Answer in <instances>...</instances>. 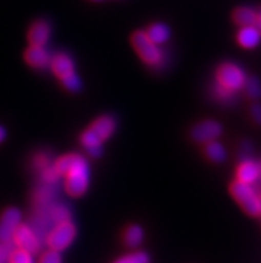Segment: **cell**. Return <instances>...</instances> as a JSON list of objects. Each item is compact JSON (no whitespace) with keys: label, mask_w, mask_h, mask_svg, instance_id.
<instances>
[{"label":"cell","mask_w":261,"mask_h":263,"mask_svg":"<svg viewBox=\"0 0 261 263\" xmlns=\"http://www.w3.org/2000/svg\"><path fill=\"white\" fill-rule=\"evenodd\" d=\"M258 177H260L258 163L251 159H245L238 164L237 171H236V180L243 182V183L252 184L258 179Z\"/></svg>","instance_id":"obj_13"},{"label":"cell","mask_w":261,"mask_h":263,"mask_svg":"<svg viewBox=\"0 0 261 263\" xmlns=\"http://www.w3.org/2000/svg\"><path fill=\"white\" fill-rule=\"evenodd\" d=\"M76 226L71 220H64L53 226L51 231L46 235V243L52 251L66 250L72 245V242L76 238Z\"/></svg>","instance_id":"obj_3"},{"label":"cell","mask_w":261,"mask_h":263,"mask_svg":"<svg viewBox=\"0 0 261 263\" xmlns=\"http://www.w3.org/2000/svg\"><path fill=\"white\" fill-rule=\"evenodd\" d=\"M17 249L26 250L31 254H37L40 251V239L37 237V234L35 233L32 227L28 224L20 223L16 227V230L12 235V240H11Z\"/></svg>","instance_id":"obj_6"},{"label":"cell","mask_w":261,"mask_h":263,"mask_svg":"<svg viewBox=\"0 0 261 263\" xmlns=\"http://www.w3.org/2000/svg\"><path fill=\"white\" fill-rule=\"evenodd\" d=\"M77 158H79V154H67V155H63V157H60L55 162L53 168L56 170V173L59 175H66L72 168V166L75 164Z\"/></svg>","instance_id":"obj_19"},{"label":"cell","mask_w":261,"mask_h":263,"mask_svg":"<svg viewBox=\"0 0 261 263\" xmlns=\"http://www.w3.org/2000/svg\"><path fill=\"white\" fill-rule=\"evenodd\" d=\"M213 92H215V97L217 98L220 102H229V100H232V98L235 97V92H231V91L225 90V88L220 87L218 84H216Z\"/></svg>","instance_id":"obj_25"},{"label":"cell","mask_w":261,"mask_h":263,"mask_svg":"<svg viewBox=\"0 0 261 263\" xmlns=\"http://www.w3.org/2000/svg\"><path fill=\"white\" fill-rule=\"evenodd\" d=\"M258 166H260V177H261V163L258 164Z\"/></svg>","instance_id":"obj_33"},{"label":"cell","mask_w":261,"mask_h":263,"mask_svg":"<svg viewBox=\"0 0 261 263\" xmlns=\"http://www.w3.org/2000/svg\"><path fill=\"white\" fill-rule=\"evenodd\" d=\"M51 220L55 222V223H60V222H64V220H70V211L68 209L62 204H57V206L52 207L50 211Z\"/></svg>","instance_id":"obj_23"},{"label":"cell","mask_w":261,"mask_h":263,"mask_svg":"<svg viewBox=\"0 0 261 263\" xmlns=\"http://www.w3.org/2000/svg\"><path fill=\"white\" fill-rule=\"evenodd\" d=\"M50 66L51 68H52V72L55 73L60 80L75 72V63H73L72 58H71L68 53H56L55 57L51 58Z\"/></svg>","instance_id":"obj_11"},{"label":"cell","mask_w":261,"mask_h":263,"mask_svg":"<svg viewBox=\"0 0 261 263\" xmlns=\"http://www.w3.org/2000/svg\"><path fill=\"white\" fill-rule=\"evenodd\" d=\"M22 223V213L19 209L10 207L0 217V243H11L16 227Z\"/></svg>","instance_id":"obj_8"},{"label":"cell","mask_w":261,"mask_h":263,"mask_svg":"<svg viewBox=\"0 0 261 263\" xmlns=\"http://www.w3.org/2000/svg\"><path fill=\"white\" fill-rule=\"evenodd\" d=\"M232 17H233V22L240 27L255 26L257 12L249 8V7H240L237 10H235Z\"/></svg>","instance_id":"obj_17"},{"label":"cell","mask_w":261,"mask_h":263,"mask_svg":"<svg viewBox=\"0 0 261 263\" xmlns=\"http://www.w3.org/2000/svg\"><path fill=\"white\" fill-rule=\"evenodd\" d=\"M237 43L247 50H252L258 46L261 40V35L255 26L240 27V31L237 32Z\"/></svg>","instance_id":"obj_14"},{"label":"cell","mask_w":261,"mask_h":263,"mask_svg":"<svg viewBox=\"0 0 261 263\" xmlns=\"http://www.w3.org/2000/svg\"><path fill=\"white\" fill-rule=\"evenodd\" d=\"M131 44L135 48L136 53L146 64L151 67H157L163 62V52L152 40L147 36L144 31H136L131 36Z\"/></svg>","instance_id":"obj_2"},{"label":"cell","mask_w":261,"mask_h":263,"mask_svg":"<svg viewBox=\"0 0 261 263\" xmlns=\"http://www.w3.org/2000/svg\"><path fill=\"white\" fill-rule=\"evenodd\" d=\"M24 60L28 66L37 70H44L47 67H50L51 57L47 52L44 47L39 46H30L24 51Z\"/></svg>","instance_id":"obj_9"},{"label":"cell","mask_w":261,"mask_h":263,"mask_svg":"<svg viewBox=\"0 0 261 263\" xmlns=\"http://www.w3.org/2000/svg\"><path fill=\"white\" fill-rule=\"evenodd\" d=\"M244 88L248 98L251 99H260L261 98V82L256 77L247 78Z\"/></svg>","instance_id":"obj_20"},{"label":"cell","mask_w":261,"mask_h":263,"mask_svg":"<svg viewBox=\"0 0 261 263\" xmlns=\"http://www.w3.org/2000/svg\"><path fill=\"white\" fill-rule=\"evenodd\" d=\"M39 263H62V257H60V253L57 251H47L46 254L42 255Z\"/></svg>","instance_id":"obj_26"},{"label":"cell","mask_w":261,"mask_h":263,"mask_svg":"<svg viewBox=\"0 0 261 263\" xmlns=\"http://www.w3.org/2000/svg\"><path fill=\"white\" fill-rule=\"evenodd\" d=\"M8 262L10 263H35L33 260V254L28 253L26 250H22V249H16L10 254V258H8Z\"/></svg>","instance_id":"obj_22"},{"label":"cell","mask_w":261,"mask_h":263,"mask_svg":"<svg viewBox=\"0 0 261 263\" xmlns=\"http://www.w3.org/2000/svg\"><path fill=\"white\" fill-rule=\"evenodd\" d=\"M146 33L147 36L152 40L156 46L166 43L167 40L169 39V36H171V31H169L168 26H166V24L163 23H155L152 24V26H149L148 30L146 31Z\"/></svg>","instance_id":"obj_16"},{"label":"cell","mask_w":261,"mask_h":263,"mask_svg":"<svg viewBox=\"0 0 261 263\" xmlns=\"http://www.w3.org/2000/svg\"><path fill=\"white\" fill-rule=\"evenodd\" d=\"M11 253L12 250L10 249V243H0V263H6Z\"/></svg>","instance_id":"obj_29"},{"label":"cell","mask_w":261,"mask_h":263,"mask_svg":"<svg viewBox=\"0 0 261 263\" xmlns=\"http://www.w3.org/2000/svg\"><path fill=\"white\" fill-rule=\"evenodd\" d=\"M229 191H231L232 197L237 200L240 206L243 207V210L245 213L251 215V217H260L261 215V203L260 198H258L257 194L255 193V190L252 189L251 184L243 183V182H238L235 180L233 183L229 187Z\"/></svg>","instance_id":"obj_4"},{"label":"cell","mask_w":261,"mask_h":263,"mask_svg":"<svg viewBox=\"0 0 261 263\" xmlns=\"http://www.w3.org/2000/svg\"><path fill=\"white\" fill-rule=\"evenodd\" d=\"M62 83L66 87L67 90L71 91V92H77L82 88V82H80L79 77L76 75V72L71 73L68 77H66L64 79H62Z\"/></svg>","instance_id":"obj_24"},{"label":"cell","mask_w":261,"mask_h":263,"mask_svg":"<svg viewBox=\"0 0 261 263\" xmlns=\"http://www.w3.org/2000/svg\"><path fill=\"white\" fill-rule=\"evenodd\" d=\"M205 157L208 158L213 163H223L227 159V150L222 143H218L216 140H212L205 143L204 147Z\"/></svg>","instance_id":"obj_15"},{"label":"cell","mask_w":261,"mask_h":263,"mask_svg":"<svg viewBox=\"0 0 261 263\" xmlns=\"http://www.w3.org/2000/svg\"><path fill=\"white\" fill-rule=\"evenodd\" d=\"M6 137H7L6 128H4L3 126H0V143H2L4 139H6Z\"/></svg>","instance_id":"obj_32"},{"label":"cell","mask_w":261,"mask_h":263,"mask_svg":"<svg viewBox=\"0 0 261 263\" xmlns=\"http://www.w3.org/2000/svg\"><path fill=\"white\" fill-rule=\"evenodd\" d=\"M113 263H151V259H149V255L147 253L136 251V253L128 254V255L119 258Z\"/></svg>","instance_id":"obj_21"},{"label":"cell","mask_w":261,"mask_h":263,"mask_svg":"<svg viewBox=\"0 0 261 263\" xmlns=\"http://www.w3.org/2000/svg\"><path fill=\"white\" fill-rule=\"evenodd\" d=\"M115 127L116 123L112 117H109V115H103V117L97 118V119L91 124L89 130H91V133H92L103 143L104 140L108 139V138L115 133Z\"/></svg>","instance_id":"obj_12"},{"label":"cell","mask_w":261,"mask_h":263,"mask_svg":"<svg viewBox=\"0 0 261 263\" xmlns=\"http://www.w3.org/2000/svg\"><path fill=\"white\" fill-rule=\"evenodd\" d=\"M66 191L73 198H79L87 193L89 186V166L83 157L76 159L68 173L66 174Z\"/></svg>","instance_id":"obj_1"},{"label":"cell","mask_w":261,"mask_h":263,"mask_svg":"<svg viewBox=\"0 0 261 263\" xmlns=\"http://www.w3.org/2000/svg\"><path fill=\"white\" fill-rule=\"evenodd\" d=\"M33 163H35V167H36V168L44 170L46 167L50 166V159H48V157H47L46 154H39V155L35 158V160H33Z\"/></svg>","instance_id":"obj_28"},{"label":"cell","mask_w":261,"mask_h":263,"mask_svg":"<svg viewBox=\"0 0 261 263\" xmlns=\"http://www.w3.org/2000/svg\"><path fill=\"white\" fill-rule=\"evenodd\" d=\"M258 198H260V203H261V194H260V195H258Z\"/></svg>","instance_id":"obj_34"},{"label":"cell","mask_w":261,"mask_h":263,"mask_svg":"<svg viewBox=\"0 0 261 263\" xmlns=\"http://www.w3.org/2000/svg\"><path fill=\"white\" fill-rule=\"evenodd\" d=\"M59 177L60 175L56 173V170L50 166L46 167L43 170V173H42V178H43L44 182H47V183H53V182H56Z\"/></svg>","instance_id":"obj_27"},{"label":"cell","mask_w":261,"mask_h":263,"mask_svg":"<svg viewBox=\"0 0 261 263\" xmlns=\"http://www.w3.org/2000/svg\"><path fill=\"white\" fill-rule=\"evenodd\" d=\"M251 115L252 119L255 120L256 123L261 126V104L256 103L251 107Z\"/></svg>","instance_id":"obj_30"},{"label":"cell","mask_w":261,"mask_h":263,"mask_svg":"<svg viewBox=\"0 0 261 263\" xmlns=\"http://www.w3.org/2000/svg\"><path fill=\"white\" fill-rule=\"evenodd\" d=\"M51 27L46 20H36L35 23L31 24L28 30V42L31 46L44 47L50 39Z\"/></svg>","instance_id":"obj_10"},{"label":"cell","mask_w":261,"mask_h":263,"mask_svg":"<svg viewBox=\"0 0 261 263\" xmlns=\"http://www.w3.org/2000/svg\"><path fill=\"white\" fill-rule=\"evenodd\" d=\"M255 27L257 28L258 32H260V35H261V10H260V12H257V17H256Z\"/></svg>","instance_id":"obj_31"},{"label":"cell","mask_w":261,"mask_h":263,"mask_svg":"<svg viewBox=\"0 0 261 263\" xmlns=\"http://www.w3.org/2000/svg\"><path fill=\"white\" fill-rule=\"evenodd\" d=\"M247 75L238 66L233 63H223L216 71V83L225 90L236 92L244 88Z\"/></svg>","instance_id":"obj_5"},{"label":"cell","mask_w":261,"mask_h":263,"mask_svg":"<svg viewBox=\"0 0 261 263\" xmlns=\"http://www.w3.org/2000/svg\"><path fill=\"white\" fill-rule=\"evenodd\" d=\"M223 133V126L216 120H203L191 130V139L196 143H208L216 140Z\"/></svg>","instance_id":"obj_7"},{"label":"cell","mask_w":261,"mask_h":263,"mask_svg":"<svg viewBox=\"0 0 261 263\" xmlns=\"http://www.w3.org/2000/svg\"><path fill=\"white\" fill-rule=\"evenodd\" d=\"M123 239H124V243L127 245L131 249H135V247L140 246V243L144 239V231L140 226L137 224H131L124 231V235H123Z\"/></svg>","instance_id":"obj_18"}]
</instances>
